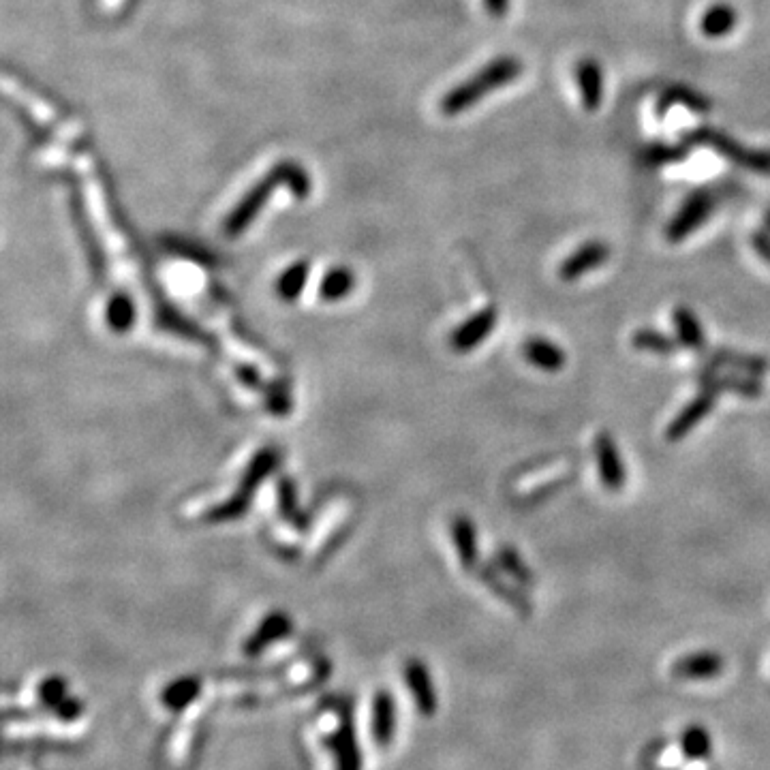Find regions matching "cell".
Instances as JSON below:
<instances>
[{"label":"cell","instance_id":"23","mask_svg":"<svg viewBox=\"0 0 770 770\" xmlns=\"http://www.w3.org/2000/svg\"><path fill=\"white\" fill-rule=\"evenodd\" d=\"M681 753L683 758L691 762H704L711 758L713 753V738L711 732H708L704 726H689L681 734Z\"/></svg>","mask_w":770,"mask_h":770},{"label":"cell","instance_id":"27","mask_svg":"<svg viewBox=\"0 0 770 770\" xmlns=\"http://www.w3.org/2000/svg\"><path fill=\"white\" fill-rule=\"evenodd\" d=\"M353 287V274L347 268H334L326 274V279L321 283V296L328 300H338L349 294Z\"/></svg>","mask_w":770,"mask_h":770},{"label":"cell","instance_id":"28","mask_svg":"<svg viewBox=\"0 0 770 770\" xmlns=\"http://www.w3.org/2000/svg\"><path fill=\"white\" fill-rule=\"evenodd\" d=\"M283 631H285V623H283L281 619H274V621L266 623L264 627H261L259 634H257L249 644H246V653H249V655L261 653V649H266V646H268L272 640L279 638V636L283 634Z\"/></svg>","mask_w":770,"mask_h":770},{"label":"cell","instance_id":"21","mask_svg":"<svg viewBox=\"0 0 770 770\" xmlns=\"http://www.w3.org/2000/svg\"><path fill=\"white\" fill-rule=\"evenodd\" d=\"M452 535L460 563L465 569H473L477 565V533L475 525L467 516H458L452 525Z\"/></svg>","mask_w":770,"mask_h":770},{"label":"cell","instance_id":"35","mask_svg":"<svg viewBox=\"0 0 770 770\" xmlns=\"http://www.w3.org/2000/svg\"><path fill=\"white\" fill-rule=\"evenodd\" d=\"M764 225H766V231L770 234V210L764 214Z\"/></svg>","mask_w":770,"mask_h":770},{"label":"cell","instance_id":"1","mask_svg":"<svg viewBox=\"0 0 770 770\" xmlns=\"http://www.w3.org/2000/svg\"><path fill=\"white\" fill-rule=\"evenodd\" d=\"M279 187H287L298 199H306L311 195L313 180H311V174H308L298 161L276 163L264 178L246 191V195L240 199L238 206L227 214L223 225L225 234L238 236L242 231H246V227L255 221L257 214L264 210L270 195Z\"/></svg>","mask_w":770,"mask_h":770},{"label":"cell","instance_id":"14","mask_svg":"<svg viewBox=\"0 0 770 770\" xmlns=\"http://www.w3.org/2000/svg\"><path fill=\"white\" fill-rule=\"evenodd\" d=\"M396 736V700L390 691H377L371 713V738L377 747H390Z\"/></svg>","mask_w":770,"mask_h":770},{"label":"cell","instance_id":"22","mask_svg":"<svg viewBox=\"0 0 770 770\" xmlns=\"http://www.w3.org/2000/svg\"><path fill=\"white\" fill-rule=\"evenodd\" d=\"M631 347L638 351L655 353V356H674V353L679 351L681 343L659 330L640 328L634 332V336H631Z\"/></svg>","mask_w":770,"mask_h":770},{"label":"cell","instance_id":"20","mask_svg":"<svg viewBox=\"0 0 770 770\" xmlns=\"http://www.w3.org/2000/svg\"><path fill=\"white\" fill-rule=\"evenodd\" d=\"M736 24H738L736 9L728 3H719L704 11L700 20V30L708 39H723L732 33Z\"/></svg>","mask_w":770,"mask_h":770},{"label":"cell","instance_id":"24","mask_svg":"<svg viewBox=\"0 0 770 770\" xmlns=\"http://www.w3.org/2000/svg\"><path fill=\"white\" fill-rule=\"evenodd\" d=\"M199 691H202V683H199V679H193V676H184V679L167 685L161 700H163V706L167 708V711L180 713L199 696Z\"/></svg>","mask_w":770,"mask_h":770},{"label":"cell","instance_id":"29","mask_svg":"<svg viewBox=\"0 0 770 770\" xmlns=\"http://www.w3.org/2000/svg\"><path fill=\"white\" fill-rule=\"evenodd\" d=\"M306 272H308L306 264H304V261H300V264L291 266V268L283 274V279H281V283H279V289H281V294H283L285 298H296V296L300 294V289H302V285H304V281H306Z\"/></svg>","mask_w":770,"mask_h":770},{"label":"cell","instance_id":"16","mask_svg":"<svg viewBox=\"0 0 770 770\" xmlns=\"http://www.w3.org/2000/svg\"><path fill=\"white\" fill-rule=\"evenodd\" d=\"M708 366L728 368V371H736L751 377H762L770 371V362L762 356H753V353L732 351V349H715L711 356H706Z\"/></svg>","mask_w":770,"mask_h":770},{"label":"cell","instance_id":"26","mask_svg":"<svg viewBox=\"0 0 770 770\" xmlns=\"http://www.w3.org/2000/svg\"><path fill=\"white\" fill-rule=\"evenodd\" d=\"M689 148L691 144L687 140H683L681 144H651L642 150L640 157L646 167H664L687 159Z\"/></svg>","mask_w":770,"mask_h":770},{"label":"cell","instance_id":"33","mask_svg":"<svg viewBox=\"0 0 770 770\" xmlns=\"http://www.w3.org/2000/svg\"><path fill=\"white\" fill-rule=\"evenodd\" d=\"M751 246H753V251L762 257V261H766V264L770 266V234L768 231H756V234L751 236Z\"/></svg>","mask_w":770,"mask_h":770},{"label":"cell","instance_id":"32","mask_svg":"<svg viewBox=\"0 0 770 770\" xmlns=\"http://www.w3.org/2000/svg\"><path fill=\"white\" fill-rule=\"evenodd\" d=\"M112 321L116 323V326H129V321L133 317V306L127 298H118L114 304H112Z\"/></svg>","mask_w":770,"mask_h":770},{"label":"cell","instance_id":"10","mask_svg":"<svg viewBox=\"0 0 770 770\" xmlns=\"http://www.w3.org/2000/svg\"><path fill=\"white\" fill-rule=\"evenodd\" d=\"M405 683L411 691V696L415 700V706L424 717H433L437 713L439 698H437V689L433 683V676H430L428 668L422 664L420 659H411L405 666Z\"/></svg>","mask_w":770,"mask_h":770},{"label":"cell","instance_id":"17","mask_svg":"<svg viewBox=\"0 0 770 770\" xmlns=\"http://www.w3.org/2000/svg\"><path fill=\"white\" fill-rule=\"evenodd\" d=\"M674 330H676V341L681 343V347L693 351V353H702L706 349V332L702 321L698 315L691 311L689 306H676L674 313Z\"/></svg>","mask_w":770,"mask_h":770},{"label":"cell","instance_id":"4","mask_svg":"<svg viewBox=\"0 0 770 770\" xmlns=\"http://www.w3.org/2000/svg\"><path fill=\"white\" fill-rule=\"evenodd\" d=\"M715 206H717V199L711 191H706V189L693 191L685 199L679 212L674 214L672 221L666 225V231H664L666 240L672 244H679V242L687 240L693 231H698L708 219L713 217Z\"/></svg>","mask_w":770,"mask_h":770},{"label":"cell","instance_id":"31","mask_svg":"<svg viewBox=\"0 0 770 770\" xmlns=\"http://www.w3.org/2000/svg\"><path fill=\"white\" fill-rule=\"evenodd\" d=\"M82 711H84L82 702H77V700H73V698H65L63 702H60V704L54 708V713H56V717H58L60 721H75L77 717L82 715Z\"/></svg>","mask_w":770,"mask_h":770},{"label":"cell","instance_id":"11","mask_svg":"<svg viewBox=\"0 0 770 770\" xmlns=\"http://www.w3.org/2000/svg\"><path fill=\"white\" fill-rule=\"evenodd\" d=\"M726 668V659L713 651H700L691 653L681 659H676L672 664V676L681 681H708L715 679Z\"/></svg>","mask_w":770,"mask_h":770},{"label":"cell","instance_id":"8","mask_svg":"<svg viewBox=\"0 0 770 770\" xmlns=\"http://www.w3.org/2000/svg\"><path fill=\"white\" fill-rule=\"evenodd\" d=\"M610 259V246L604 240H591L587 244L578 246V249L565 257L559 266V279L565 283H574L589 272L602 268Z\"/></svg>","mask_w":770,"mask_h":770},{"label":"cell","instance_id":"6","mask_svg":"<svg viewBox=\"0 0 770 770\" xmlns=\"http://www.w3.org/2000/svg\"><path fill=\"white\" fill-rule=\"evenodd\" d=\"M696 381L702 390H711L715 394L728 392L743 398H760L764 392V385L758 377L728 371V368H717V366L702 368Z\"/></svg>","mask_w":770,"mask_h":770},{"label":"cell","instance_id":"25","mask_svg":"<svg viewBox=\"0 0 770 770\" xmlns=\"http://www.w3.org/2000/svg\"><path fill=\"white\" fill-rule=\"evenodd\" d=\"M495 561L503 569L507 576H512L518 584H525V587H535V574L533 569L525 563V559L520 557V552L514 546H501L495 552Z\"/></svg>","mask_w":770,"mask_h":770},{"label":"cell","instance_id":"3","mask_svg":"<svg viewBox=\"0 0 770 770\" xmlns=\"http://www.w3.org/2000/svg\"><path fill=\"white\" fill-rule=\"evenodd\" d=\"M685 140L693 146L700 144L715 150L719 157L726 161L747 169V172L760 174V176H770V150H758V148H749L734 140L732 135L726 131H719L713 127H700L696 131H691Z\"/></svg>","mask_w":770,"mask_h":770},{"label":"cell","instance_id":"15","mask_svg":"<svg viewBox=\"0 0 770 770\" xmlns=\"http://www.w3.org/2000/svg\"><path fill=\"white\" fill-rule=\"evenodd\" d=\"M522 356L544 373H559L567 364V353L546 336H531L522 343Z\"/></svg>","mask_w":770,"mask_h":770},{"label":"cell","instance_id":"5","mask_svg":"<svg viewBox=\"0 0 770 770\" xmlns=\"http://www.w3.org/2000/svg\"><path fill=\"white\" fill-rule=\"evenodd\" d=\"M338 711H341V723L323 743L332 751L336 770H362V747L353 726L351 702L338 704Z\"/></svg>","mask_w":770,"mask_h":770},{"label":"cell","instance_id":"12","mask_svg":"<svg viewBox=\"0 0 770 770\" xmlns=\"http://www.w3.org/2000/svg\"><path fill=\"white\" fill-rule=\"evenodd\" d=\"M576 86L580 92L582 107L587 112H597L604 103V69L595 58H582L576 65Z\"/></svg>","mask_w":770,"mask_h":770},{"label":"cell","instance_id":"34","mask_svg":"<svg viewBox=\"0 0 770 770\" xmlns=\"http://www.w3.org/2000/svg\"><path fill=\"white\" fill-rule=\"evenodd\" d=\"M484 5L490 15L501 18V15H505L507 9H510V0H484Z\"/></svg>","mask_w":770,"mask_h":770},{"label":"cell","instance_id":"13","mask_svg":"<svg viewBox=\"0 0 770 770\" xmlns=\"http://www.w3.org/2000/svg\"><path fill=\"white\" fill-rule=\"evenodd\" d=\"M497 319H499V313L495 311V308L492 306L484 308V311L473 315L469 321L462 323V326L452 334V347L458 353H467L475 347H480L490 336V332L495 330Z\"/></svg>","mask_w":770,"mask_h":770},{"label":"cell","instance_id":"7","mask_svg":"<svg viewBox=\"0 0 770 770\" xmlns=\"http://www.w3.org/2000/svg\"><path fill=\"white\" fill-rule=\"evenodd\" d=\"M593 452L599 480H602L604 488L610 492H621L627 484V469L614 437L610 433H599L593 441Z\"/></svg>","mask_w":770,"mask_h":770},{"label":"cell","instance_id":"9","mask_svg":"<svg viewBox=\"0 0 770 770\" xmlns=\"http://www.w3.org/2000/svg\"><path fill=\"white\" fill-rule=\"evenodd\" d=\"M715 403H717V394L711 390L700 388L698 396L693 398L689 405H685L679 413H676V418L668 424L666 439L670 443L683 441L687 435H691L693 428H696L700 422H704L708 418V415H711V411L715 409Z\"/></svg>","mask_w":770,"mask_h":770},{"label":"cell","instance_id":"19","mask_svg":"<svg viewBox=\"0 0 770 770\" xmlns=\"http://www.w3.org/2000/svg\"><path fill=\"white\" fill-rule=\"evenodd\" d=\"M477 574L482 576L486 587L499 595L505 604H510L512 608H516L522 616H529L533 612V604L527 599V595L522 593L518 587H514V584H507L499 574L495 567H480L477 569Z\"/></svg>","mask_w":770,"mask_h":770},{"label":"cell","instance_id":"2","mask_svg":"<svg viewBox=\"0 0 770 770\" xmlns=\"http://www.w3.org/2000/svg\"><path fill=\"white\" fill-rule=\"evenodd\" d=\"M522 63L516 56H499L490 60L480 71L473 73L469 80L456 84L450 92H445L439 101V110L443 116H458L465 114L486 99L492 92L505 88L507 84L516 82L522 75Z\"/></svg>","mask_w":770,"mask_h":770},{"label":"cell","instance_id":"30","mask_svg":"<svg viewBox=\"0 0 770 770\" xmlns=\"http://www.w3.org/2000/svg\"><path fill=\"white\" fill-rule=\"evenodd\" d=\"M65 698H67V685H65L63 679H58V676H52V679L41 683V687H39V700H41L43 706L56 708Z\"/></svg>","mask_w":770,"mask_h":770},{"label":"cell","instance_id":"18","mask_svg":"<svg viewBox=\"0 0 770 770\" xmlns=\"http://www.w3.org/2000/svg\"><path fill=\"white\" fill-rule=\"evenodd\" d=\"M674 105H681V107H687V110L691 112H698V114H706L711 112V99L704 97L702 92L693 90L689 86H670L666 88L664 92H661V97L657 101V112L659 114H666L670 107Z\"/></svg>","mask_w":770,"mask_h":770}]
</instances>
